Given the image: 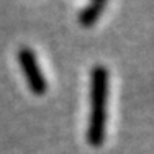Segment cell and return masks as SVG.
I'll return each mask as SVG.
<instances>
[{
  "instance_id": "obj_2",
  "label": "cell",
  "mask_w": 154,
  "mask_h": 154,
  "mask_svg": "<svg viewBox=\"0 0 154 154\" xmlns=\"http://www.w3.org/2000/svg\"><path fill=\"white\" fill-rule=\"evenodd\" d=\"M17 57H18V64H20L21 71L25 74V79H26L30 90L35 95H45L48 90V82L41 72L39 62L36 59V54L30 48H21L18 51Z\"/></svg>"
},
{
  "instance_id": "obj_1",
  "label": "cell",
  "mask_w": 154,
  "mask_h": 154,
  "mask_svg": "<svg viewBox=\"0 0 154 154\" xmlns=\"http://www.w3.org/2000/svg\"><path fill=\"white\" fill-rule=\"evenodd\" d=\"M108 98V71L103 66H95L90 75V113L87 139L94 148H100L105 139Z\"/></svg>"
},
{
  "instance_id": "obj_3",
  "label": "cell",
  "mask_w": 154,
  "mask_h": 154,
  "mask_svg": "<svg viewBox=\"0 0 154 154\" xmlns=\"http://www.w3.org/2000/svg\"><path fill=\"white\" fill-rule=\"evenodd\" d=\"M107 7V3L105 2H94L90 3L89 7H85V8L80 12L79 15V23L82 25V26H92L95 21L100 18L102 12H103V8Z\"/></svg>"
}]
</instances>
